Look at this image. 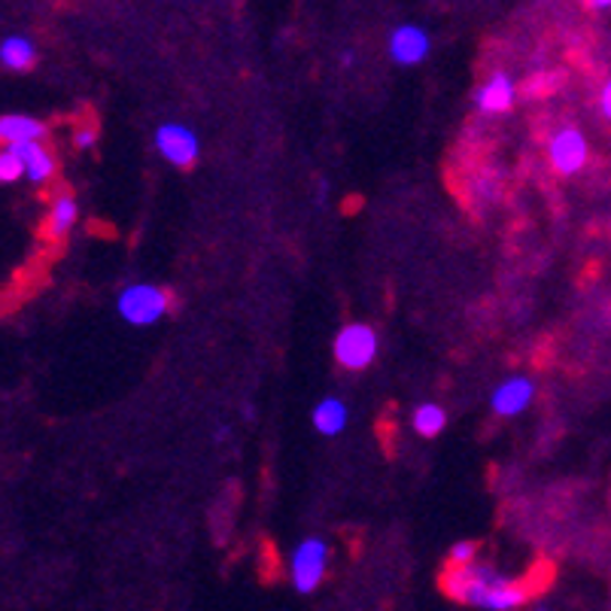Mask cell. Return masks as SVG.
Masks as SVG:
<instances>
[{
    "mask_svg": "<svg viewBox=\"0 0 611 611\" xmlns=\"http://www.w3.org/2000/svg\"><path fill=\"white\" fill-rule=\"evenodd\" d=\"M46 134H49V129L34 116H25V113H7V116H0V144L3 146L43 144Z\"/></svg>",
    "mask_w": 611,
    "mask_h": 611,
    "instance_id": "8fae6325",
    "label": "cell"
},
{
    "mask_svg": "<svg viewBox=\"0 0 611 611\" xmlns=\"http://www.w3.org/2000/svg\"><path fill=\"white\" fill-rule=\"evenodd\" d=\"M587 10H593V13H606V10H611V0H590Z\"/></svg>",
    "mask_w": 611,
    "mask_h": 611,
    "instance_id": "ffe728a7",
    "label": "cell"
},
{
    "mask_svg": "<svg viewBox=\"0 0 611 611\" xmlns=\"http://www.w3.org/2000/svg\"><path fill=\"white\" fill-rule=\"evenodd\" d=\"M170 311V292L158 284H129L116 296V313L129 325L146 329L165 320Z\"/></svg>",
    "mask_w": 611,
    "mask_h": 611,
    "instance_id": "7a4b0ae2",
    "label": "cell"
},
{
    "mask_svg": "<svg viewBox=\"0 0 611 611\" xmlns=\"http://www.w3.org/2000/svg\"><path fill=\"white\" fill-rule=\"evenodd\" d=\"M387 53L399 67L423 65L432 53V37L426 34V27L404 22V25L392 27L390 40H387Z\"/></svg>",
    "mask_w": 611,
    "mask_h": 611,
    "instance_id": "52a82bcc",
    "label": "cell"
},
{
    "mask_svg": "<svg viewBox=\"0 0 611 611\" xmlns=\"http://www.w3.org/2000/svg\"><path fill=\"white\" fill-rule=\"evenodd\" d=\"M0 65L7 70H19L25 74L31 67L37 65V46L34 40L25 37V34H13V37L0 40Z\"/></svg>",
    "mask_w": 611,
    "mask_h": 611,
    "instance_id": "4fadbf2b",
    "label": "cell"
},
{
    "mask_svg": "<svg viewBox=\"0 0 611 611\" xmlns=\"http://www.w3.org/2000/svg\"><path fill=\"white\" fill-rule=\"evenodd\" d=\"M25 177V168L15 156L10 146H0V186H10V182L22 180Z\"/></svg>",
    "mask_w": 611,
    "mask_h": 611,
    "instance_id": "2e32d148",
    "label": "cell"
},
{
    "mask_svg": "<svg viewBox=\"0 0 611 611\" xmlns=\"http://www.w3.org/2000/svg\"><path fill=\"white\" fill-rule=\"evenodd\" d=\"M329 545L320 535H308L304 542L296 545L292 557H289V581L299 593H313L323 585L325 573H329Z\"/></svg>",
    "mask_w": 611,
    "mask_h": 611,
    "instance_id": "277c9868",
    "label": "cell"
},
{
    "mask_svg": "<svg viewBox=\"0 0 611 611\" xmlns=\"http://www.w3.org/2000/svg\"><path fill=\"white\" fill-rule=\"evenodd\" d=\"M380 351V335L375 332V325L368 323H351L341 329L335 341H332V356L341 368L347 371H363L368 365L378 359Z\"/></svg>",
    "mask_w": 611,
    "mask_h": 611,
    "instance_id": "3957f363",
    "label": "cell"
},
{
    "mask_svg": "<svg viewBox=\"0 0 611 611\" xmlns=\"http://www.w3.org/2000/svg\"><path fill=\"white\" fill-rule=\"evenodd\" d=\"M447 557H451V566H471L475 557H478V542H471V538L454 542L451 551H447Z\"/></svg>",
    "mask_w": 611,
    "mask_h": 611,
    "instance_id": "e0dca14e",
    "label": "cell"
},
{
    "mask_svg": "<svg viewBox=\"0 0 611 611\" xmlns=\"http://www.w3.org/2000/svg\"><path fill=\"white\" fill-rule=\"evenodd\" d=\"M411 426H414L416 435L435 438V435H442L444 426H447V411L435 402H420L414 408V414H411Z\"/></svg>",
    "mask_w": 611,
    "mask_h": 611,
    "instance_id": "9a60e30c",
    "label": "cell"
},
{
    "mask_svg": "<svg viewBox=\"0 0 611 611\" xmlns=\"http://www.w3.org/2000/svg\"><path fill=\"white\" fill-rule=\"evenodd\" d=\"M77 146L79 149H91L95 146V131H77Z\"/></svg>",
    "mask_w": 611,
    "mask_h": 611,
    "instance_id": "d6986e66",
    "label": "cell"
},
{
    "mask_svg": "<svg viewBox=\"0 0 611 611\" xmlns=\"http://www.w3.org/2000/svg\"><path fill=\"white\" fill-rule=\"evenodd\" d=\"M535 399V380L523 378V375H514V378H506L490 396V408H493L499 416H521Z\"/></svg>",
    "mask_w": 611,
    "mask_h": 611,
    "instance_id": "9c48e42d",
    "label": "cell"
},
{
    "mask_svg": "<svg viewBox=\"0 0 611 611\" xmlns=\"http://www.w3.org/2000/svg\"><path fill=\"white\" fill-rule=\"evenodd\" d=\"M597 107H599V113L611 122V77L606 79V82H602V89H599Z\"/></svg>",
    "mask_w": 611,
    "mask_h": 611,
    "instance_id": "ac0fdd59",
    "label": "cell"
},
{
    "mask_svg": "<svg viewBox=\"0 0 611 611\" xmlns=\"http://www.w3.org/2000/svg\"><path fill=\"white\" fill-rule=\"evenodd\" d=\"M518 101V82L511 74H493L490 79H484L478 91H475V110L484 116H502Z\"/></svg>",
    "mask_w": 611,
    "mask_h": 611,
    "instance_id": "ba28073f",
    "label": "cell"
},
{
    "mask_svg": "<svg viewBox=\"0 0 611 611\" xmlns=\"http://www.w3.org/2000/svg\"><path fill=\"white\" fill-rule=\"evenodd\" d=\"M311 423L320 435L335 438V435H341V432L347 430V423H351V408H347V402L338 399V396H325V399H320V402L313 404Z\"/></svg>",
    "mask_w": 611,
    "mask_h": 611,
    "instance_id": "7c38bea8",
    "label": "cell"
},
{
    "mask_svg": "<svg viewBox=\"0 0 611 611\" xmlns=\"http://www.w3.org/2000/svg\"><path fill=\"white\" fill-rule=\"evenodd\" d=\"M353 62H356V53H353V49H344V53H341V65L351 67Z\"/></svg>",
    "mask_w": 611,
    "mask_h": 611,
    "instance_id": "44dd1931",
    "label": "cell"
},
{
    "mask_svg": "<svg viewBox=\"0 0 611 611\" xmlns=\"http://www.w3.org/2000/svg\"><path fill=\"white\" fill-rule=\"evenodd\" d=\"M444 590L456 602H466L481 611H514L530 599L526 587L514 585L511 578L496 573L493 566H451L444 573Z\"/></svg>",
    "mask_w": 611,
    "mask_h": 611,
    "instance_id": "6da1fadb",
    "label": "cell"
},
{
    "mask_svg": "<svg viewBox=\"0 0 611 611\" xmlns=\"http://www.w3.org/2000/svg\"><path fill=\"white\" fill-rule=\"evenodd\" d=\"M156 149L174 168H192L201 156V141L196 129L182 122H162L156 129Z\"/></svg>",
    "mask_w": 611,
    "mask_h": 611,
    "instance_id": "8992f818",
    "label": "cell"
},
{
    "mask_svg": "<svg viewBox=\"0 0 611 611\" xmlns=\"http://www.w3.org/2000/svg\"><path fill=\"white\" fill-rule=\"evenodd\" d=\"M587 158H590V144H587L585 131L566 125V129L551 134L547 162H551V168L557 170L559 177H575L578 170H585Z\"/></svg>",
    "mask_w": 611,
    "mask_h": 611,
    "instance_id": "5b68a950",
    "label": "cell"
},
{
    "mask_svg": "<svg viewBox=\"0 0 611 611\" xmlns=\"http://www.w3.org/2000/svg\"><path fill=\"white\" fill-rule=\"evenodd\" d=\"M19 162H22V168H25V180L34 182V186H46V182L53 180L55 170H58V162H55L53 149L46 144H15L10 146Z\"/></svg>",
    "mask_w": 611,
    "mask_h": 611,
    "instance_id": "30bf717a",
    "label": "cell"
},
{
    "mask_svg": "<svg viewBox=\"0 0 611 611\" xmlns=\"http://www.w3.org/2000/svg\"><path fill=\"white\" fill-rule=\"evenodd\" d=\"M79 220V204L74 196H58L53 201V208H49V216H46V234L53 237V241H62L67 234L74 232V225Z\"/></svg>",
    "mask_w": 611,
    "mask_h": 611,
    "instance_id": "5bb4252c",
    "label": "cell"
}]
</instances>
